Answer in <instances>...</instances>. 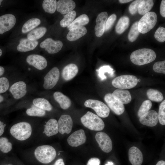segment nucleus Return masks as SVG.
<instances>
[{
	"label": "nucleus",
	"mask_w": 165,
	"mask_h": 165,
	"mask_svg": "<svg viewBox=\"0 0 165 165\" xmlns=\"http://www.w3.org/2000/svg\"><path fill=\"white\" fill-rule=\"evenodd\" d=\"M10 133L16 139L24 141L31 136L32 129L31 125L26 122H21L15 124L10 128Z\"/></svg>",
	"instance_id": "f03ea898"
},
{
	"label": "nucleus",
	"mask_w": 165,
	"mask_h": 165,
	"mask_svg": "<svg viewBox=\"0 0 165 165\" xmlns=\"http://www.w3.org/2000/svg\"><path fill=\"white\" fill-rule=\"evenodd\" d=\"M113 163L112 162L108 161L105 165H113Z\"/></svg>",
	"instance_id": "6e6d98bb"
},
{
	"label": "nucleus",
	"mask_w": 165,
	"mask_h": 165,
	"mask_svg": "<svg viewBox=\"0 0 165 165\" xmlns=\"http://www.w3.org/2000/svg\"><path fill=\"white\" fill-rule=\"evenodd\" d=\"M5 69L3 67L0 66V76L2 75L4 73Z\"/></svg>",
	"instance_id": "603ef678"
},
{
	"label": "nucleus",
	"mask_w": 165,
	"mask_h": 165,
	"mask_svg": "<svg viewBox=\"0 0 165 165\" xmlns=\"http://www.w3.org/2000/svg\"><path fill=\"white\" fill-rule=\"evenodd\" d=\"M6 124H4L0 120V136L3 134Z\"/></svg>",
	"instance_id": "8fccbe9b"
},
{
	"label": "nucleus",
	"mask_w": 165,
	"mask_h": 165,
	"mask_svg": "<svg viewBox=\"0 0 165 165\" xmlns=\"http://www.w3.org/2000/svg\"><path fill=\"white\" fill-rule=\"evenodd\" d=\"M138 79L133 75H123L115 78L112 81V86L119 89L125 90L132 88L137 84Z\"/></svg>",
	"instance_id": "39448f33"
},
{
	"label": "nucleus",
	"mask_w": 165,
	"mask_h": 165,
	"mask_svg": "<svg viewBox=\"0 0 165 165\" xmlns=\"http://www.w3.org/2000/svg\"><path fill=\"white\" fill-rule=\"evenodd\" d=\"M34 154L39 161L43 163H48L55 159L56 152L52 146L45 145L37 147L35 151Z\"/></svg>",
	"instance_id": "20e7f679"
},
{
	"label": "nucleus",
	"mask_w": 165,
	"mask_h": 165,
	"mask_svg": "<svg viewBox=\"0 0 165 165\" xmlns=\"http://www.w3.org/2000/svg\"><path fill=\"white\" fill-rule=\"evenodd\" d=\"M57 0H44L42 3V7L45 12L53 13L56 9Z\"/></svg>",
	"instance_id": "72a5a7b5"
},
{
	"label": "nucleus",
	"mask_w": 165,
	"mask_h": 165,
	"mask_svg": "<svg viewBox=\"0 0 165 165\" xmlns=\"http://www.w3.org/2000/svg\"><path fill=\"white\" fill-rule=\"evenodd\" d=\"M16 18L11 14H7L0 16V34L11 29L16 23Z\"/></svg>",
	"instance_id": "f8f14e48"
},
{
	"label": "nucleus",
	"mask_w": 165,
	"mask_h": 165,
	"mask_svg": "<svg viewBox=\"0 0 165 165\" xmlns=\"http://www.w3.org/2000/svg\"><path fill=\"white\" fill-rule=\"evenodd\" d=\"M104 100L110 109L116 114L120 115L125 111L123 104L115 99L111 93L106 94Z\"/></svg>",
	"instance_id": "9d476101"
},
{
	"label": "nucleus",
	"mask_w": 165,
	"mask_h": 165,
	"mask_svg": "<svg viewBox=\"0 0 165 165\" xmlns=\"http://www.w3.org/2000/svg\"><path fill=\"white\" fill-rule=\"evenodd\" d=\"M2 50L0 49V57L2 55Z\"/></svg>",
	"instance_id": "13d9d810"
},
{
	"label": "nucleus",
	"mask_w": 165,
	"mask_h": 165,
	"mask_svg": "<svg viewBox=\"0 0 165 165\" xmlns=\"http://www.w3.org/2000/svg\"><path fill=\"white\" fill-rule=\"evenodd\" d=\"M160 14L163 17H165V1H162L160 6Z\"/></svg>",
	"instance_id": "09e8293b"
},
{
	"label": "nucleus",
	"mask_w": 165,
	"mask_h": 165,
	"mask_svg": "<svg viewBox=\"0 0 165 165\" xmlns=\"http://www.w3.org/2000/svg\"><path fill=\"white\" fill-rule=\"evenodd\" d=\"M33 103L36 107L44 110L50 111L52 109V106L49 102L44 98H35L33 100Z\"/></svg>",
	"instance_id": "7c9ffc66"
},
{
	"label": "nucleus",
	"mask_w": 165,
	"mask_h": 165,
	"mask_svg": "<svg viewBox=\"0 0 165 165\" xmlns=\"http://www.w3.org/2000/svg\"><path fill=\"white\" fill-rule=\"evenodd\" d=\"M129 160L132 165H141L143 160L141 151L137 147L133 146L129 149Z\"/></svg>",
	"instance_id": "aec40b11"
},
{
	"label": "nucleus",
	"mask_w": 165,
	"mask_h": 165,
	"mask_svg": "<svg viewBox=\"0 0 165 165\" xmlns=\"http://www.w3.org/2000/svg\"><path fill=\"white\" fill-rule=\"evenodd\" d=\"M116 18V16L115 14H112L107 19L105 23V31L109 30L112 27Z\"/></svg>",
	"instance_id": "a18cd8bd"
},
{
	"label": "nucleus",
	"mask_w": 165,
	"mask_h": 165,
	"mask_svg": "<svg viewBox=\"0 0 165 165\" xmlns=\"http://www.w3.org/2000/svg\"><path fill=\"white\" fill-rule=\"evenodd\" d=\"M9 91L15 99H20L24 97L26 94V84L22 81L16 82L11 86Z\"/></svg>",
	"instance_id": "a211bd4d"
},
{
	"label": "nucleus",
	"mask_w": 165,
	"mask_h": 165,
	"mask_svg": "<svg viewBox=\"0 0 165 165\" xmlns=\"http://www.w3.org/2000/svg\"><path fill=\"white\" fill-rule=\"evenodd\" d=\"M86 140L84 130L80 129L75 131L68 138L67 141L72 147L78 146L85 143Z\"/></svg>",
	"instance_id": "ddd939ff"
},
{
	"label": "nucleus",
	"mask_w": 165,
	"mask_h": 165,
	"mask_svg": "<svg viewBox=\"0 0 165 165\" xmlns=\"http://www.w3.org/2000/svg\"><path fill=\"white\" fill-rule=\"evenodd\" d=\"M3 1V0H0V5H1V3Z\"/></svg>",
	"instance_id": "bf43d9fd"
},
{
	"label": "nucleus",
	"mask_w": 165,
	"mask_h": 165,
	"mask_svg": "<svg viewBox=\"0 0 165 165\" xmlns=\"http://www.w3.org/2000/svg\"><path fill=\"white\" fill-rule=\"evenodd\" d=\"M59 132L62 134H68L72 131L73 121L70 116L63 115L60 118L58 121Z\"/></svg>",
	"instance_id": "4468645a"
},
{
	"label": "nucleus",
	"mask_w": 165,
	"mask_h": 165,
	"mask_svg": "<svg viewBox=\"0 0 165 165\" xmlns=\"http://www.w3.org/2000/svg\"><path fill=\"white\" fill-rule=\"evenodd\" d=\"M46 30V28L44 27L36 28L28 34L27 38L31 40H36L42 37Z\"/></svg>",
	"instance_id": "cd10ccee"
},
{
	"label": "nucleus",
	"mask_w": 165,
	"mask_h": 165,
	"mask_svg": "<svg viewBox=\"0 0 165 165\" xmlns=\"http://www.w3.org/2000/svg\"><path fill=\"white\" fill-rule=\"evenodd\" d=\"M154 37L156 39L160 42H163L165 41V28L160 27L156 31Z\"/></svg>",
	"instance_id": "a19ab883"
},
{
	"label": "nucleus",
	"mask_w": 165,
	"mask_h": 165,
	"mask_svg": "<svg viewBox=\"0 0 165 165\" xmlns=\"http://www.w3.org/2000/svg\"><path fill=\"white\" fill-rule=\"evenodd\" d=\"M153 5V0H142L139 5L138 11L140 14L144 15L149 12Z\"/></svg>",
	"instance_id": "2f4dec72"
},
{
	"label": "nucleus",
	"mask_w": 165,
	"mask_h": 165,
	"mask_svg": "<svg viewBox=\"0 0 165 165\" xmlns=\"http://www.w3.org/2000/svg\"><path fill=\"white\" fill-rule=\"evenodd\" d=\"M63 44L60 40L55 41L50 38H48L40 44V47L44 48L50 54H54L59 52L62 49Z\"/></svg>",
	"instance_id": "9b49d317"
},
{
	"label": "nucleus",
	"mask_w": 165,
	"mask_h": 165,
	"mask_svg": "<svg viewBox=\"0 0 165 165\" xmlns=\"http://www.w3.org/2000/svg\"><path fill=\"white\" fill-rule=\"evenodd\" d=\"M152 106V103L149 100L144 101L141 106L138 112V115L139 117L148 112Z\"/></svg>",
	"instance_id": "4c0bfd02"
},
{
	"label": "nucleus",
	"mask_w": 165,
	"mask_h": 165,
	"mask_svg": "<svg viewBox=\"0 0 165 165\" xmlns=\"http://www.w3.org/2000/svg\"><path fill=\"white\" fill-rule=\"evenodd\" d=\"M81 121L85 127L90 130L100 131L105 127L102 120L98 116L90 111L81 118Z\"/></svg>",
	"instance_id": "7ed1b4c3"
},
{
	"label": "nucleus",
	"mask_w": 165,
	"mask_h": 165,
	"mask_svg": "<svg viewBox=\"0 0 165 165\" xmlns=\"http://www.w3.org/2000/svg\"><path fill=\"white\" fill-rule=\"evenodd\" d=\"M165 61L156 62L153 67V70L155 72L165 74Z\"/></svg>",
	"instance_id": "79ce46f5"
},
{
	"label": "nucleus",
	"mask_w": 165,
	"mask_h": 165,
	"mask_svg": "<svg viewBox=\"0 0 165 165\" xmlns=\"http://www.w3.org/2000/svg\"><path fill=\"white\" fill-rule=\"evenodd\" d=\"M12 143L9 142L8 139L4 137L0 138V150L2 152L7 153L12 149Z\"/></svg>",
	"instance_id": "c9c22d12"
},
{
	"label": "nucleus",
	"mask_w": 165,
	"mask_h": 165,
	"mask_svg": "<svg viewBox=\"0 0 165 165\" xmlns=\"http://www.w3.org/2000/svg\"><path fill=\"white\" fill-rule=\"evenodd\" d=\"M141 0H137L133 2L129 7V11L130 14L134 15L138 11L139 4L142 1Z\"/></svg>",
	"instance_id": "49530a36"
},
{
	"label": "nucleus",
	"mask_w": 165,
	"mask_h": 165,
	"mask_svg": "<svg viewBox=\"0 0 165 165\" xmlns=\"http://www.w3.org/2000/svg\"><path fill=\"white\" fill-rule=\"evenodd\" d=\"M78 68L73 64H68L65 66L62 72V76L64 80L69 81L74 78L77 74Z\"/></svg>",
	"instance_id": "5701e85b"
},
{
	"label": "nucleus",
	"mask_w": 165,
	"mask_h": 165,
	"mask_svg": "<svg viewBox=\"0 0 165 165\" xmlns=\"http://www.w3.org/2000/svg\"><path fill=\"white\" fill-rule=\"evenodd\" d=\"M156 57V54L153 50L148 48H142L133 52L130 56V59L134 64L142 65L150 63Z\"/></svg>",
	"instance_id": "f257e3e1"
},
{
	"label": "nucleus",
	"mask_w": 165,
	"mask_h": 165,
	"mask_svg": "<svg viewBox=\"0 0 165 165\" xmlns=\"http://www.w3.org/2000/svg\"><path fill=\"white\" fill-rule=\"evenodd\" d=\"M53 165H65L63 159H59L57 160Z\"/></svg>",
	"instance_id": "3c124183"
},
{
	"label": "nucleus",
	"mask_w": 165,
	"mask_h": 165,
	"mask_svg": "<svg viewBox=\"0 0 165 165\" xmlns=\"http://www.w3.org/2000/svg\"><path fill=\"white\" fill-rule=\"evenodd\" d=\"M146 94L148 99L153 101L160 102L163 99L162 94L157 90L149 89L147 90Z\"/></svg>",
	"instance_id": "473e14b6"
},
{
	"label": "nucleus",
	"mask_w": 165,
	"mask_h": 165,
	"mask_svg": "<svg viewBox=\"0 0 165 165\" xmlns=\"http://www.w3.org/2000/svg\"><path fill=\"white\" fill-rule=\"evenodd\" d=\"M132 0H119V2L121 3H124L131 1Z\"/></svg>",
	"instance_id": "5fc2aeb1"
},
{
	"label": "nucleus",
	"mask_w": 165,
	"mask_h": 165,
	"mask_svg": "<svg viewBox=\"0 0 165 165\" xmlns=\"http://www.w3.org/2000/svg\"><path fill=\"white\" fill-rule=\"evenodd\" d=\"M157 21V15L154 12H149L144 15L138 22L139 32L142 34L148 32L154 27Z\"/></svg>",
	"instance_id": "423d86ee"
},
{
	"label": "nucleus",
	"mask_w": 165,
	"mask_h": 165,
	"mask_svg": "<svg viewBox=\"0 0 165 165\" xmlns=\"http://www.w3.org/2000/svg\"><path fill=\"white\" fill-rule=\"evenodd\" d=\"M87 32L86 28L83 26L74 28L69 30L67 38L69 41H75L85 35Z\"/></svg>",
	"instance_id": "b1692460"
},
{
	"label": "nucleus",
	"mask_w": 165,
	"mask_h": 165,
	"mask_svg": "<svg viewBox=\"0 0 165 165\" xmlns=\"http://www.w3.org/2000/svg\"><path fill=\"white\" fill-rule=\"evenodd\" d=\"M156 165H165V162L163 160H160L159 161Z\"/></svg>",
	"instance_id": "864d4df0"
},
{
	"label": "nucleus",
	"mask_w": 165,
	"mask_h": 165,
	"mask_svg": "<svg viewBox=\"0 0 165 165\" xmlns=\"http://www.w3.org/2000/svg\"><path fill=\"white\" fill-rule=\"evenodd\" d=\"M100 161L97 158H92L88 161L87 165H100Z\"/></svg>",
	"instance_id": "de8ad7c7"
},
{
	"label": "nucleus",
	"mask_w": 165,
	"mask_h": 165,
	"mask_svg": "<svg viewBox=\"0 0 165 165\" xmlns=\"http://www.w3.org/2000/svg\"><path fill=\"white\" fill-rule=\"evenodd\" d=\"M53 96L55 100L59 103L63 109H67L70 106L71 101L70 99L61 92H56L54 93Z\"/></svg>",
	"instance_id": "a878e982"
},
{
	"label": "nucleus",
	"mask_w": 165,
	"mask_h": 165,
	"mask_svg": "<svg viewBox=\"0 0 165 165\" xmlns=\"http://www.w3.org/2000/svg\"><path fill=\"white\" fill-rule=\"evenodd\" d=\"M108 16V13L106 12H102L97 16L94 30L95 35L97 37L102 36L105 31V24Z\"/></svg>",
	"instance_id": "f3484780"
},
{
	"label": "nucleus",
	"mask_w": 165,
	"mask_h": 165,
	"mask_svg": "<svg viewBox=\"0 0 165 165\" xmlns=\"http://www.w3.org/2000/svg\"><path fill=\"white\" fill-rule=\"evenodd\" d=\"M3 100L4 98L3 97L2 95H0V103L3 101Z\"/></svg>",
	"instance_id": "4d7b16f0"
},
{
	"label": "nucleus",
	"mask_w": 165,
	"mask_h": 165,
	"mask_svg": "<svg viewBox=\"0 0 165 165\" xmlns=\"http://www.w3.org/2000/svg\"><path fill=\"white\" fill-rule=\"evenodd\" d=\"M84 105L94 110L98 116L100 117L106 118L109 114V108L100 101L95 99H88L85 101Z\"/></svg>",
	"instance_id": "0eeeda50"
},
{
	"label": "nucleus",
	"mask_w": 165,
	"mask_h": 165,
	"mask_svg": "<svg viewBox=\"0 0 165 165\" xmlns=\"http://www.w3.org/2000/svg\"><path fill=\"white\" fill-rule=\"evenodd\" d=\"M13 165L11 164H7V165Z\"/></svg>",
	"instance_id": "052dcab7"
},
{
	"label": "nucleus",
	"mask_w": 165,
	"mask_h": 165,
	"mask_svg": "<svg viewBox=\"0 0 165 165\" xmlns=\"http://www.w3.org/2000/svg\"><path fill=\"white\" fill-rule=\"evenodd\" d=\"M113 69L109 66H104L101 67L98 70V75L101 79H105L106 77L105 75V73H108L109 74H113Z\"/></svg>",
	"instance_id": "37998d69"
},
{
	"label": "nucleus",
	"mask_w": 165,
	"mask_h": 165,
	"mask_svg": "<svg viewBox=\"0 0 165 165\" xmlns=\"http://www.w3.org/2000/svg\"><path fill=\"white\" fill-rule=\"evenodd\" d=\"M60 76V71L56 67L52 68L45 76L44 88L49 90L54 87L57 82Z\"/></svg>",
	"instance_id": "6e6552de"
},
{
	"label": "nucleus",
	"mask_w": 165,
	"mask_h": 165,
	"mask_svg": "<svg viewBox=\"0 0 165 165\" xmlns=\"http://www.w3.org/2000/svg\"><path fill=\"white\" fill-rule=\"evenodd\" d=\"M27 63L39 70L45 68L47 65L46 59L43 56L38 54H31L26 59Z\"/></svg>",
	"instance_id": "2eb2a0df"
},
{
	"label": "nucleus",
	"mask_w": 165,
	"mask_h": 165,
	"mask_svg": "<svg viewBox=\"0 0 165 165\" xmlns=\"http://www.w3.org/2000/svg\"><path fill=\"white\" fill-rule=\"evenodd\" d=\"M158 120V113L154 110L149 111L139 119V121L141 124L150 127L156 125Z\"/></svg>",
	"instance_id": "dca6fc26"
},
{
	"label": "nucleus",
	"mask_w": 165,
	"mask_h": 165,
	"mask_svg": "<svg viewBox=\"0 0 165 165\" xmlns=\"http://www.w3.org/2000/svg\"><path fill=\"white\" fill-rule=\"evenodd\" d=\"M89 19L88 16L85 14H83L74 20L68 26L67 28L70 30L76 28L83 26L88 23Z\"/></svg>",
	"instance_id": "bb28decb"
},
{
	"label": "nucleus",
	"mask_w": 165,
	"mask_h": 165,
	"mask_svg": "<svg viewBox=\"0 0 165 165\" xmlns=\"http://www.w3.org/2000/svg\"><path fill=\"white\" fill-rule=\"evenodd\" d=\"M38 44L37 40H31L28 38H22L17 47L18 51L26 52L34 49Z\"/></svg>",
	"instance_id": "4be33fe9"
},
{
	"label": "nucleus",
	"mask_w": 165,
	"mask_h": 165,
	"mask_svg": "<svg viewBox=\"0 0 165 165\" xmlns=\"http://www.w3.org/2000/svg\"><path fill=\"white\" fill-rule=\"evenodd\" d=\"M76 16V12L74 10L66 14L60 22L61 26L63 28L68 26L74 20Z\"/></svg>",
	"instance_id": "f704fd0d"
},
{
	"label": "nucleus",
	"mask_w": 165,
	"mask_h": 165,
	"mask_svg": "<svg viewBox=\"0 0 165 165\" xmlns=\"http://www.w3.org/2000/svg\"><path fill=\"white\" fill-rule=\"evenodd\" d=\"M113 97L123 104L129 103L132 99L129 91L127 90L116 89L112 94Z\"/></svg>",
	"instance_id": "412c9836"
},
{
	"label": "nucleus",
	"mask_w": 165,
	"mask_h": 165,
	"mask_svg": "<svg viewBox=\"0 0 165 165\" xmlns=\"http://www.w3.org/2000/svg\"><path fill=\"white\" fill-rule=\"evenodd\" d=\"M165 100L160 104L158 114V120L160 123L163 125H165Z\"/></svg>",
	"instance_id": "ea45409f"
},
{
	"label": "nucleus",
	"mask_w": 165,
	"mask_h": 165,
	"mask_svg": "<svg viewBox=\"0 0 165 165\" xmlns=\"http://www.w3.org/2000/svg\"><path fill=\"white\" fill-rule=\"evenodd\" d=\"M130 19L127 16L121 17L118 20L116 27V31L119 34H122L129 27Z\"/></svg>",
	"instance_id": "c756f323"
},
{
	"label": "nucleus",
	"mask_w": 165,
	"mask_h": 165,
	"mask_svg": "<svg viewBox=\"0 0 165 165\" xmlns=\"http://www.w3.org/2000/svg\"><path fill=\"white\" fill-rule=\"evenodd\" d=\"M41 23L38 18H32L27 21L23 25L22 28L23 33H27L33 30Z\"/></svg>",
	"instance_id": "c85d7f7f"
},
{
	"label": "nucleus",
	"mask_w": 165,
	"mask_h": 165,
	"mask_svg": "<svg viewBox=\"0 0 165 165\" xmlns=\"http://www.w3.org/2000/svg\"><path fill=\"white\" fill-rule=\"evenodd\" d=\"M59 132L58 123L55 119L49 120L46 123L44 133L48 137L56 134Z\"/></svg>",
	"instance_id": "393cba45"
},
{
	"label": "nucleus",
	"mask_w": 165,
	"mask_h": 165,
	"mask_svg": "<svg viewBox=\"0 0 165 165\" xmlns=\"http://www.w3.org/2000/svg\"><path fill=\"white\" fill-rule=\"evenodd\" d=\"M27 114L30 116H43L45 115V110L38 107H32L27 109Z\"/></svg>",
	"instance_id": "58836bf2"
},
{
	"label": "nucleus",
	"mask_w": 165,
	"mask_h": 165,
	"mask_svg": "<svg viewBox=\"0 0 165 165\" xmlns=\"http://www.w3.org/2000/svg\"><path fill=\"white\" fill-rule=\"evenodd\" d=\"M138 21H136L132 26L128 35V38L131 42L134 41L139 34L138 29Z\"/></svg>",
	"instance_id": "e433bc0d"
},
{
	"label": "nucleus",
	"mask_w": 165,
	"mask_h": 165,
	"mask_svg": "<svg viewBox=\"0 0 165 165\" xmlns=\"http://www.w3.org/2000/svg\"><path fill=\"white\" fill-rule=\"evenodd\" d=\"M9 83L8 79L6 77L0 78V94L6 92L9 89Z\"/></svg>",
	"instance_id": "c03bdc74"
},
{
	"label": "nucleus",
	"mask_w": 165,
	"mask_h": 165,
	"mask_svg": "<svg viewBox=\"0 0 165 165\" xmlns=\"http://www.w3.org/2000/svg\"><path fill=\"white\" fill-rule=\"evenodd\" d=\"M75 7V2L71 0H60L57 2L56 10L61 13L67 14Z\"/></svg>",
	"instance_id": "6ab92c4d"
},
{
	"label": "nucleus",
	"mask_w": 165,
	"mask_h": 165,
	"mask_svg": "<svg viewBox=\"0 0 165 165\" xmlns=\"http://www.w3.org/2000/svg\"><path fill=\"white\" fill-rule=\"evenodd\" d=\"M95 139L99 147L104 152H110L112 149V140L109 136L103 132H99L96 133Z\"/></svg>",
	"instance_id": "1a4fd4ad"
}]
</instances>
